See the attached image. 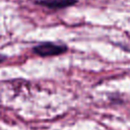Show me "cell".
I'll return each mask as SVG.
<instances>
[{
    "instance_id": "cell-1",
    "label": "cell",
    "mask_w": 130,
    "mask_h": 130,
    "mask_svg": "<svg viewBox=\"0 0 130 130\" xmlns=\"http://www.w3.org/2000/svg\"><path fill=\"white\" fill-rule=\"evenodd\" d=\"M68 51V46L65 44H56L53 42H44L36 45L32 48V53L40 57H53L65 54Z\"/></svg>"
},
{
    "instance_id": "cell-2",
    "label": "cell",
    "mask_w": 130,
    "mask_h": 130,
    "mask_svg": "<svg viewBox=\"0 0 130 130\" xmlns=\"http://www.w3.org/2000/svg\"><path fill=\"white\" fill-rule=\"evenodd\" d=\"M77 3V0H36V4L50 10H60L71 7Z\"/></svg>"
},
{
    "instance_id": "cell-3",
    "label": "cell",
    "mask_w": 130,
    "mask_h": 130,
    "mask_svg": "<svg viewBox=\"0 0 130 130\" xmlns=\"http://www.w3.org/2000/svg\"><path fill=\"white\" fill-rule=\"evenodd\" d=\"M6 59H7V57H6L5 55H3V54H0V63L4 62Z\"/></svg>"
}]
</instances>
